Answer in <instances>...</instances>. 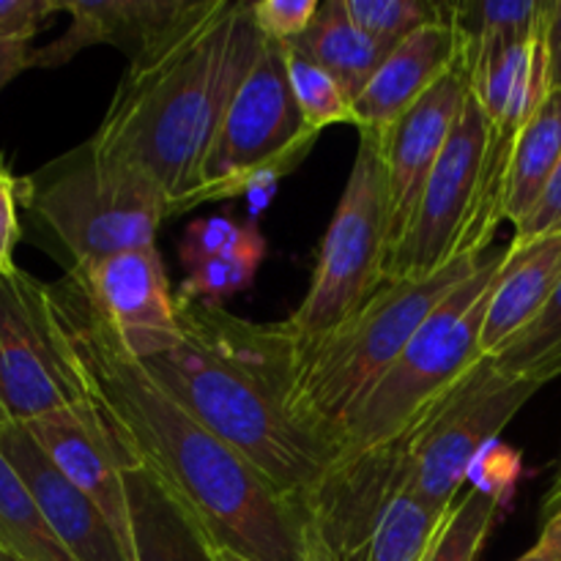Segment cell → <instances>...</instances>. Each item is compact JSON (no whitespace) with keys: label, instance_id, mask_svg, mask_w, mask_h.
Returning a JSON list of instances; mask_svg holds the SVG:
<instances>
[{"label":"cell","instance_id":"obj_1","mask_svg":"<svg viewBox=\"0 0 561 561\" xmlns=\"http://www.w3.org/2000/svg\"><path fill=\"white\" fill-rule=\"evenodd\" d=\"M49 305L91 400L124 449L157 471L195 513L214 546L252 561L332 559L301 499L214 436L157 387L69 272L47 283Z\"/></svg>","mask_w":561,"mask_h":561},{"label":"cell","instance_id":"obj_2","mask_svg":"<svg viewBox=\"0 0 561 561\" xmlns=\"http://www.w3.org/2000/svg\"><path fill=\"white\" fill-rule=\"evenodd\" d=\"M299 345L290 321L255 323L179 294V337L140 365L181 409L307 504L343 458V438L301 403Z\"/></svg>","mask_w":561,"mask_h":561},{"label":"cell","instance_id":"obj_3","mask_svg":"<svg viewBox=\"0 0 561 561\" xmlns=\"http://www.w3.org/2000/svg\"><path fill=\"white\" fill-rule=\"evenodd\" d=\"M263 47L252 3L225 0L168 55L126 69L91 142L151 175L170 217L192 211L219 124Z\"/></svg>","mask_w":561,"mask_h":561},{"label":"cell","instance_id":"obj_4","mask_svg":"<svg viewBox=\"0 0 561 561\" xmlns=\"http://www.w3.org/2000/svg\"><path fill=\"white\" fill-rule=\"evenodd\" d=\"M485 252L458 257L431 277L387 283L323 337L299 334V392L312 420L343 438L345 416L394 365L427 316L482 266Z\"/></svg>","mask_w":561,"mask_h":561},{"label":"cell","instance_id":"obj_5","mask_svg":"<svg viewBox=\"0 0 561 561\" xmlns=\"http://www.w3.org/2000/svg\"><path fill=\"white\" fill-rule=\"evenodd\" d=\"M504 255L507 250L491 247L482 266L427 316L394 365L354 405L343 422V455L367 453L403 436L477 362L485 359L482 323Z\"/></svg>","mask_w":561,"mask_h":561},{"label":"cell","instance_id":"obj_6","mask_svg":"<svg viewBox=\"0 0 561 561\" xmlns=\"http://www.w3.org/2000/svg\"><path fill=\"white\" fill-rule=\"evenodd\" d=\"M22 206L69 252L71 266L157 247L159 225L170 219L157 181L91 140L25 179Z\"/></svg>","mask_w":561,"mask_h":561},{"label":"cell","instance_id":"obj_7","mask_svg":"<svg viewBox=\"0 0 561 561\" xmlns=\"http://www.w3.org/2000/svg\"><path fill=\"white\" fill-rule=\"evenodd\" d=\"M493 124L474 93L438 157L414 222L387 266V283L422 279L466 255L491 250L507 206V162L491 153Z\"/></svg>","mask_w":561,"mask_h":561},{"label":"cell","instance_id":"obj_8","mask_svg":"<svg viewBox=\"0 0 561 561\" xmlns=\"http://www.w3.org/2000/svg\"><path fill=\"white\" fill-rule=\"evenodd\" d=\"M389 190L381 135L359 131L354 168L318 252L310 290L288 318L307 340L348 321L387 285Z\"/></svg>","mask_w":561,"mask_h":561},{"label":"cell","instance_id":"obj_9","mask_svg":"<svg viewBox=\"0 0 561 561\" xmlns=\"http://www.w3.org/2000/svg\"><path fill=\"white\" fill-rule=\"evenodd\" d=\"M318 137L290 91L283 44L266 38L219 124L195 208L277 184L305 162Z\"/></svg>","mask_w":561,"mask_h":561},{"label":"cell","instance_id":"obj_10","mask_svg":"<svg viewBox=\"0 0 561 561\" xmlns=\"http://www.w3.org/2000/svg\"><path fill=\"white\" fill-rule=\"evenodd\" d=\"M537 383L510 376L493 356L477 362L403 436L405 485L436 507H453L477 458L535 398Z\"/></svg>","mask_w":561,"mask_h":561},{"label":"cell","instance_id":"obj_11","mask_svg":"<svg viewBox=\"0 0 561 561\" xmlns=\"http://www.w3.org/2000/svg\"><path fill=\"white\" fill-rule=\"evenodd\" d=\"M0 403L20 425L93 403L47 283L20 266L0 274Z\"/></svg>","mask_w":561,"mask_h":561},{"label":"cell","instance_id":"obj_12","mask_svg":"<svg viewBox=\"0 0 561 561\" xmlns=\"http://www.w3.org/2000/svg\"><path fill=\"white\" fill-rule=\"evenodd\" d=\"M225 0H60L69 27L42 49H33L31 69H58L82 49L113 44L142 69L203 25Z\"/></svg>","mask_w":561,"mask_h":561},{"label":"cell","instance_id":"obj_13","mask_svg":"<svg viewBox=\"0 0 561 561\" xmlns=\"http://www.w3.org/2000/svg\"><path fill=\"white\" fill-rule=\"evenodd\" d=\"M69 274L137 362L151 359L175 343L179 294L170 290L157 247L69 266Z\"/></svg>","mask_w":561,"mask_h":561},{"label":"cell","instance_id":"obj_14","mask_svg":"<svg viewBox=\"0 0 561 561\" xmlns=\"http://www.w3.org/2000/svg\"><path fill=\"white\" fill-rule=\"evenodd\" d=\"M469 47V44H466ZM471 93L469 49L463 58L381 135L389 190V261L398 255L414 222L416 206L438 157L447 148ZM387 261V266H389Z\"/></svg>","mask_w":561,"mask_h":561},{"label":"cell","instance_id":"obj_15","mask_svg":"<svg viewBox=\"0 0 561 561\" xmlns=\"http://www.w3.org/2000/svg\"><path fill=\"white\" fill-rule=\"evenodd\" d=\"M0 453L5 455L27 491L36 499L49 529L75 561H131V551L107 515L88 499L75 482L66 480L58 466L33 442L25 425H0Z\"/></svg>","mask_w":561,"mask_h":561},{"label":"cell","instance_id":"obj_16","mask_svg":"<svg viewBox=\"0 0 561 561\" xmlns=\"http://www.w3.org/2000/svg\"><path fill=\"white\" fill-rule=\"evenodd\" d=\"M27 433L44 449L60 474L75 482L88 499L99 504L121 540L129 546V507H126L124 469L126 458L96 403L88 409H66L27 422Z\"/></svg>","mask_w":561,"mask_h":561},{"label":"cell","instance_id":"obj_17","mask_svg":"<svg viewBox=\"0 0 561 561\" xmlns=\"http://www.w3.org/2000/svg\"><path fill=\"white\" fill-rule=\"evenodd\" d=\"M466 49V36L449 5L447 20L420 27L398 44L354 99L359 131H387L463 58Z\"/></svg>","mask_w":561,"mask_h":561},{"label":"cell","instance_id":"obj_18","mask_svg":"<svg viewBox=\"0 0 561 561\" xmlns=\"http://www.w3.org/2000/svg\"><path fill=\"white\" fill-rule=\"evenodd\" d=\"M466 44H469L471 93L496 129L518 135L520 126L535 115L551 91L542 25L529 38H482V42L466 38Z\"/></svg>","mask_w":561,"mask_h":561},{"label":"cell","instance_id":"obj_19","mask_svg":"<svg viewBox=\"0 0 561 561\" xmlns=\"http://www.w3.org/2000/svg\"><path fill=\"white\" fill-rule=\"evenodd\" d=\"M131 561H217V546L173 488L140 460H126Z\"/></svg>","mask_w":561,"mask_h":561},{"label":"cell","instance_id":"obj_20","mask_svg":"<svg viewBox=\"0 0 561 561\" xmlns=\"http://www.w3.org/2000/svg\"><path fill=\"white\" fill-rule=\"evenodd\" d=\"M561 283V233L507 247L482 323V354L493 356L518 337L551 301Z\"/></svg>","mask_w":561,"mask_h":561},{"label":"cell","instance_id":"obj_21","mask_svg":"<svg viewBox=\"0 0 561 561\" xmlns=\"http://www.w3.org/2000/svg\"><path fill=\"white\" fill-rule=\"evenodd\" d=\"M312 60L323 66L351 99L359 96L387 58V49L378 47L354 20H351L345 0H327L318 9L316 20L301 38H296Z\"/></svg>","mask_w":561,"mask_h":561},{"label":"cell","instance_id":"obj_22","mask_svg":"<svg viewBox=\"0 0 561 561\" xmlns=\"http://www.w3.org/2000/svg\"><path fill=\"white\" fill-rule=\"evenodd\" d=\"M561 162V91L551 88L546 102L520 126L513 140L504 217L518 225L540 201Z\"/></svg>","mask_w":561,"mask_h":561},{"label":"cell","instance_id":"obj_23","mask_svg":"<svg viewBox=\"0 0 561 561\" xmlns=\"http://www.w3.org/2000/svg\"><path fill=\"white\" fill-rule=\"evenodd\" d=\"M453 507H436L420 493L400 491L378 518L362 561H422Z\"/></svg>","mask_w":561,"mask_h":561},{"label":"cell","instance_id":"obj_24","mask_svg":"<svg viewBox=\"0 0 561 561\" xmlns=\"http://www.w3.org/2000/svg\"><path fill=\"white\" fill-rule=\"evenodd\" d=\"M0 548L22 561H75L60 546L36 499L0 453Z\"/></svg>","mask_w":561,"mask_h":561},{"label":"cell","instance_id":"obj_25","mask_svg":"<svg viewBox=\"0 0 561 561\" xmlns=\"http://www.w3.org/2000/svg\"><path fill=\"white\" fill-rule=\"evenodd\" d=\"M493 359L510 376H518L537 387L561 376V283L540 316L518 337L499 348Z\"/></svg>","mask_w":561,"mask_h":561},{"label":"cell","instance_id":"obj_26","mask_svg":"<svg viewBox=\"0 0 561 561\" xmlns=\"http://www.w3.org/2000/svg\"><path fill=\"white\" fill-rule=\"evenodd\" d=\"M283 49L290 91H294V99L299 104L301 115H305L307 126L318 135L334 124L356 126L354 99L345 93V88L296 44H283Z\"/></svg>","mask_w":561,"mask_h":561},{"label":"cell","instance_id":"obj_27","mask_svg":"<svg viewBox=\"0 0 561 561\" xmlns=\"http://www.w3.org/2000/svg\"><path fill=\"white\" fill-rule=\"evenodd\" d=\"M502 504L504 499L499 491H485L480 485L469 488L449 510L436 542L422 561H477L502 513Z\"/></svg>","mask_w":561,"mask_h":561},{"label":"cell","instance_id":"obj_28","mask_svg":"<svg viewBox=\"0 0 561 561\" xmlns=\"http://www.w3.org/2000/svg\"><path fill=\"white\" fill-rule=\"evenodd\" d=\"M351 20L387 53L414 36L420 27L449 16V5L431 0H345Z\"/></svg>","mask_w":561,"mask_h":561},{"label":"cell","instance_id":"obj_29","mask_svg":"<svg viewBox=\"0 0 561 561\" xmlns=\"http://www.w3.org/2000/svg\"><path fill=\"white\" fill-rule=\"evenodd\" d=\"M263 255H266V241H263L261 230L252 225L250 236H247V241L239 250L230 252V255L203 261L195 268H190V277L184 279L179 294L186 296V299H201L219 305L228 296L244 290L255 279Z\"/></svg>","mask_w":561,"mask_h":561},{"label":"cell","instance_id":"obj_30","mask_svg":"<svg viewBox=\"0 0 561 561\" xmlns=\"http://www.w3.org/2000/svg\"><path fill=\"white\" fill-rule=\"evenodd\" d=\"M548 0H482L453 5L458 27L469 42L482 38H529L540 31Z\"/></svg>","mask_w":561,"mask_h":561},{"label":"cell","instance_id":"obj_31","mask_svg":"<svg viewBox=\"0 0 561 561\" xmlns=\"http://www.w3.org/2000/svg\"><path fill=\"white\" fill-rule=\"evenodd\" d=\"M250 230L252 225H239L228 217L195 219L186 228L184 241H181V261L190 268H195L203 261L230 255V252H236L244 244Z\"/></svg>","mask_w":561,"mask_h":561},{"label":"cell","instance_id":"obj_32","mask_svg":"<svg viewBox=\"0 0 561 561\" xmlns=\"http://www.w3.org/2000/svg\"><path fill=\"white\" fill-rule=\"evenodd\" d=\"M318 9H321V0H257L252 3V20L263 38L290 44L305 36Z\"/></svg>","mask_w":561,"mask_h":561},{"label":"cell","instance_id":"obj_33","mask_svg":"<svg viewBox=\"0 0 561 561\" xmlns=\"http://www.w3.org/2000/svg\"><path fill=\"white\" fill-rule=\"evenodd\" d=\"M60 11V0H0V42H33L44 20Z\"/></svg>","mask_w":561,"mask_h":561},{"label":"cell","instance_id":"obj_34","mask_svg":"<svg viewBox=\"0 0 561 561\" xmlns=\"http://www.w3.org/2000/svg\"><path fill=\"white\" fill-rule=\"evenodd\" d=\"M25 179H16L9 168L0 170V274L14 266L11 255L20 241V214Z\"/></svg>","mask_w":561,"mask_h":561},{"label":"cell","instance_id":"obj_35","mask_svg":"<svg viewBox=\"0 0 561 561\" xmlns=\"http://www.w3.org/2000/svg\"><path fill=\"white\" fill-rule=\"evenodd\" d=\"M553 233H561V162L535 208L515 225V241H531Z\"/></svg>","mask_w":561,"mask_h":561},{"label":"cell","instance_id":"obj_36","mask_svg":"<svg viewBox=\"0 0 561 561\" xmlns=\"http://www.w3.org/2000/svg\"><path fill=\"white\" fill-rule=\"evenodd\" d=\"M542 36H546L548 80H551V88L561 91V0H548Z\"/></svg>","mask_w":561,"mask_h":561},{"label":"cell","instance_id":"obj_37","mask_svg":"<svg viewBox=\"0 0 561 561\" xmlns=\"http://www.w3.org/2000/svg\"><path fill=\"white\" fill-rule=\"evenodd\" d=\"M515 561H561V507L546 515L537 542Z\"/></svg>","mask_w":561,"mask_h":561},{"label":"cell","instance_id":"obj_38","mask_svg":"<svg viewBox=\"0 0 561 561\" xmlns=\"http://www.w3.org/2000/svg\"><path fill=\"white\" fill-rule=\"evenodd\" d=\"M31 44L33 42H0V91H3L16 75L31 69Z\"/></svg>","mask_w":561,"mask_h":561},{"label":"cell","instance_id":"obj_39","mask_svg":"<svg viewBox=\"0 0 561 561\" xmlns=\"http://www.w3.org/2000/svg\"><path fill=\"white\" fill-rule=\"evenodd\" d=\"M559 507H561V485H553L551 491H548L546 502H542V518H546V515H551L553 510H559Z\"/></svg>","mask_w":561,"mask_h":561},{"label":"cell","instance_id":"obj_40","mask_svg":"<svg viewBox=\"0 0 561 561\" xmlns=\"http://www.w3.org/2000/svg\"><path fill=\"white\" fill-rule=\"evenodd\" d=\"M217 561H252V559L241 557V553H233V551H225V548H217ZM318 561H332V559H318Z\"/></svg>","mask_w":561,"mask_h":561},{"label":"cell","instance_id":"obj_41","mask_svg":"<svg viewBox=\"0 0 561 561\" xmlns=\"http://www.w3.org/2000/svg\"><path fill=\"white\" fill-rule=\"evenodd\" d=\"M0 561H22V559H16L14 553H9V551H3V548H0Z\"/></svg>","mask_w":561,"mask_h":561},{"label":"cell","instance_id":"obj_42","mask_svg":"<svg viewBox=\"0 0 561 561\" xmlns=\"http://www.w3.org/2000/svg\"><path fill=\"white\" fill-rule=\"evenodd\" d=\"M9 414H5V409H3V403H0V425H9Z\"/></svg>","mask_w":561,"mask_h":561},{"label":"cell","instance_id":"obj_43","mask_svg":"<svg viewBox=\"0 0 561 561\" xmlns=\"http://www.w3.org/2000/svg\"><path fill=\"white\" fill-rule=\"evenodd\" d=\"M553 485H561V463H559V474H557V480H553Z\"/></svg>","mask_w":561,"mask_h":561},{"label":"cell","instance_id":"obj_44","mask_svg":"<svg viewBox=\"0 0 561 561\" xmlns=\"http://www.w3.org/2000/svg\"><path fill=\"white\" fill-rule=\"evenodd\" d=\"M5 168V164H3V159H0V170H3Z\"/></svg>","mask_w":561,"mask_h":561}]
</instances>
